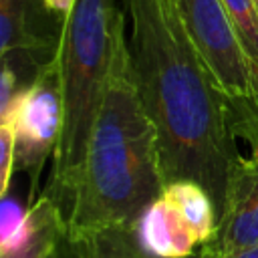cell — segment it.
Returning a JSON list of instances; mask_svg holds the SVG:
<instances>
[{
  "label": "cell",
  "mask_w": 258,
  "mask_h": 258,
  "mask_svg": "<svg viewBox=\"0 0 258 258\" xmlns=\"http://www.w3.org/2000/svg\"><path fill=\"white\" fill-rule=\"evenodd\" d=\"M131 67L155 125L163 183L204 185L220 212L238 147L226 97L183 26L175 0H121Z\"/></svg>",
  "instance_id": "1"
},
{
  "label": "cell",
  "mask_w": 258,
  "mask_h": 258,
  "mask_svg": "<svg viewBox=\"0 0 258 258\" xmlns=\"http://www.w3.org/2000/svg\"><path fill=\"white\" fill-rule=\"evenodd\" d=\"M163 185L157 131L139 97L125 32L64 210L67 238L105 226L135 224L161 196Z\"/></svg>",
  "instance_id": "2"
},
{
  "label": "cell",
  "mask_w": 258,
  "mask_h": 258,
  "mask_svg": "<svg viewBox=\"0 0 258 258\" xmlns=\"http://www.w3.org/2000/svg\"><path fill=\"white\" fill-rule=\"evenodd\" d=\"M127 32L121 0H75L58 34V81L62 123L46 187L64 210L75 191L95 117L99 113L115 50Z\"/></svg>",
  "instance_id": "3"
},
{
  "label": "cell",
  "mask_w": 258,
  "mask_h": 258,
  "mask_svg": "<svg viewBox=\"0 0 258 258\" xmlns=\"http://www.w3.org/2000/svg\"><path fill=\"white\" fill-rule=\"evenodd\" d=\"M187 36L230 101L248 99L258 87L254 69L240 34L222 0H175Z\"/></svg>",
  "instance_id": "4"
},
{
  "label": "cell",
  "mask_w": 258,
  "mask_h": 258,
  "mask_svg": "<svg viewBox=\"0 0 258 258\" xmlns=\"http://www.w3.org/2000/svg\"><path fill=\"white\" fill-rule=\"evenodd\" d=\"M0 121H10L14 125L16 171L28 173L30 179L28 200L32 204L40 171L48 155H54L60 137L62 105H60L56 54L38 71L32 85L18 95L12 109L4 117H0Z\"/></svg>",
  "instance_id": "5"
},
{
  "label": "cell",
  "mask_w": 258,
  "mask_h": 258,
  "mask_svg": "<svg viewBox=\"0 0 258 258\" xmlns=\"http://www.w3.org/2000/svg\"><path fill=\"white\" fill-rule=\"evenodd\" d=\"M258 244V163L238 155L232 165L216 238L198 248L202 256H224Z\"/></svg>",
  "instance_id": "6"
},
{
  "label": "cell",
  "mask_w": 258,
  "mask_h": 258,
  "mask_svg": "<svg viewBox=\"0 0 258 258\" xmlns=\"http://www.w3.org/2000/svg\"><path fill=\"white\" fill-rule=\"evenodd\" d=\"M40 0H0V52L28 83L56 54L58 38L38 30Z\"/></svg>",
  "instance_id": "7"
},
{
  "label": "cell",
  "mask_w": 258,
  "mask_h": 258,
  "mask_svg": "<svg viewBox=\"0 0 258 258\" xmlns=\"http://www.w3.org/2000/svg\"><path fill=\"white\" fill-rule=\"evenodd\" d=\"M135 228L141 246L157 258H191L200 248L194 232L163 191L147 206Z\"/></svg>",
  "instance_id": "8"
},
{
  "label": "cell",
  "mask_w": 258,
  "mask_h": 258,
  "mask_svg": "<svg viewBox=\"0 0 258 258\" xmlns=\"http://www.w3.org/2000/svg\"><path fill=\"white\" fill-rule=\"evenodd\" d=\"M30 232L24 244L0 258H52L67 238V222L56 202L42 194L28 206Z\"/></svg>",
  "instance_id": "9"
},
{
  "label": "cell",
  "mask_w": 258,
  "mask_h": 258,
  "mask_svg": "<svg viewBox=\"0 0 258 258\" xmlns=\"http://www.w3.org/2000/svg\"><path fill=\"white\" fill-rule=\"evenodd\" d=\"M64 246L73 258H157L141 246L135 224L81 232L64 238Z\"/></svg>",
  "instance_id": "10"
},
{
  "label": "cell",
  "mask_w": 258,
  "mask_h": 258,
  "mask_svg": "<svg viewBox=\"0 0 258 258\" xmlns=\"http://www.w3.org/2000/svg\"><path fill=\"white\" fill-rule=\"evenodd\" d=\"M163 196L175 206L200 246L212 242L218 232V210L210 191L191 179H177L163 185Z\"/></svg>",
  "instance_id": "11"
},
{
  "label": "cell",
  "mask_w": 258,
  "mask_h": 258,
  "mask_svg": "<svg viewBox=\"0 0 258 258\" xmlns=\"http://www.w3.org/2000/svg\"><path fill=\"white\" fill-rule=\"evenodd\" d=\"M30 232L28 208H24L16 196H2L0 208V254L12 252L24 244Z\"/></svg>",
  "instance_id": "12"
},
{
  "label": "cell",
  "mask_w": 258,
  "mask_h": 258,
  "mask_svg": "<svg viewBox=\"0 0 258 258\" xmlns=\"http://www.w3.org/2000/svg\"><path fill=\"white\" fill-rule=\"evenodd\" d=\"M222 4L240 34L246 54L258 71V6L254 0H222Z\"/></svg>",
  "instance_id": "13"
},
{
  "label": "cell",
  "mask_w": 258,
  "mask_h": 258,
  "mask_svg": "<svg viewBox=\"0 0 258 258\" xmlns=\"http://www.w3.org/2000/svg\"><path fill=\"white\" fill-rule=\"evenodd\" d=\"M228 123L238 153L258 163V119L228 109Z\"/></svg>",
  "instance_id": "14"
},
{
  "label": "cell",
  "mask_w": 258,
  "mask_h": 258,
  "mask_svg": "<svg viewBox=\"0 0 258 258\" xmlns=\"http://www.w3.org/2000/svg\"><path fill=\"white\" fill-rule=\"evenodd\" d=\"M16 171V133L10 121H0V198L10 194Z\"/></svg>",
  "instance_id": "15"
},
{
  "label": "cell",
  "mask_w": 258,
  "mask_h": 258,
  "mask_svg": "<svg viewBox=\"0 0 258 258\" xmlns=\"http://www.w3.org/2000/svg\"><path fill=\"white\" fill-rule=\"evenodd\" d=\"M226 103H228V109L258 119V87L254 89V93H252L248 99H240V101H230V99H226Z\"/></svg>",
  "instance_id": "16"
},
{
  "label": "cell",
  "mask_w": 258,
  "mask_h": 258,
  "mask_svg": "<svg viewBox=\"0 0 258 258\" xmlns=\"http://www.w3.org/2000/svg\"><path fill=\"white\" fill-rule=\"evenodd\" d=\"M40 2L44 4L46 10H50V12L58 14V16H62V18L71 12V8H73V4H75V0H40Z\"/></svg>",
  "instance_id": "17"
},
{
  "label": "cell",
  "mask_w": 258,
  "mask_h": 258,
  "mask_svg": "<svg viewBox=\"0 0 258 258\" xmlns=\"http://www.w3.org/2000/svg\"><path fill=\"white\" fill-rule=\"evenodd\" d=\"M194 258H258V244L236 250V252H230V254H224V256H202V254L196 252Z\"/></svg>",
  "instance_id": "18"
},
{
  "label": "cell",
  "mask_w": 258,
  "mask_h": 258,
  "mask_svg": "<svg viewBox=\"0 0 258 258\" xmlns=\"http://www.w3.org/2000/svg\"><path fill=\"white\" fill-rule=\"evenodd\" d=\"M60 248H62V246H60ZM58 252H60V250H58ZM58 252H56V254H54V256H52V258H58Z\"/></svg>",
  "instance_id": "19"
},
{
  "label": "cell",
  "mask_w": 258,
  "mask_h": 258,
  "mask_svg": "<svg viewBox=\"0 0 258 258\" xmlns=\"http://www.w3.org/2000/svg\"><path fill=\"white\" fill-rule=\"evenodd\" d=\"M254 4H256V6H258V0H254Z\"/></svg>",
  "instance_id": "20"
},
{
  "label": "cell",
  "mask_w": 258,
  "mask_h": 258,
  "mask_svg": "<svg viewBox=\"0 0 258 258\" xmlns=\"http://www.w3.org/2000/svg\"><path fill=\"white\" fill-rule=\"evenodd\" d=\"M191 258H194V256H191Z\"/></svg>",
  "instance_id": "21"
}]
</instances>
